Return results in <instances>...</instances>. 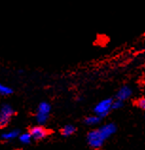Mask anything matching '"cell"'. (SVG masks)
<instances>
[{"label": "cell", "mask_w": 145, "mask_h": 150, "mask_svg": "<svg viewBox=\"0 0 145 150\" xmlns=\"http://www.w3.org/2000/svg\"><path fill=\"white\" fill-rule=\"evenodd\" d=\"M50 109H51V106L46 102H42L38 105L37 113H36V121L40 125H44L48 122Z\"/></svg>", "instance_id": "6da1fadb"}, {"label": "cell", "mask_w": 145, "mask_h": 150, "mask_svg": "<svg viewBox=\"0 0 145 150\" xmlns=\"http://www.w3.org/2000/svg\"><path fill=\"white\" fill-rule=\"evenodd\" d=\"M112 99H104L103 101L99 102L94 108V112L95 115H97L100 118H103L108 115V113L110 112L112 109Z\"/></svg>", "instance_id": "7a4b0ae2"}, {"label": "cell", "mask_w": 145, "mask_h": 150, "mask_svg": "<svg viewBox=\"0 0 145 150\" xmlns=\"http://www.w3.org/2000/svg\"><path fill=\"white\" fill-rule=\"evenodd\" d=\"M87 143L88 144L94 149H99L104 144V139L103 137L101 135L100 131L98 129L96 130H91L88 134H87Z\"/></svg>", "instance_id": "3957f363"}, {"label": "cell", "mask_w": 145, "mask_h": 150, "mask_svg": "<svg viewBox=\"0 0 145 150\" xmlns=\"http://www.w3.org/2000/svg\"><path fill=\"white\" fill-rule=\"evenodd\" d=\"M14 115V109L9 104H5L0 108V127L9 125L11 117Z\"/></svg>", "instance_id": "277c9868"}, {"label": "cell", "mask_w": 145, "mask_h": 150, "mask_svg": "<svg viewBox=\"0 0 145 150\" xmlns=\"http://www.w3.org/2000/svg\"><path fill=\"white\" fill-rule=\"evenodd\" d=\"M30 134L32 139L39 141V140H43V139H45V138H46L50 134V132L43 125H36L30 128Z\"/></svg>", "instance_id": "5b68a950"}, {"label": "cell", "mask_w": 145, "mask_h": 150, "mask_svg": "<svg viewBox=\"0 0 145 150\" xmlns=\"http://www.w3.org/2000/svg\"><path fill=\"white\" fill-rule=\"evenodd\" d=\"M98 130L100 131L101 135L103 137V139L106 140L117 131V127L114 124H106L103 126H101Z\"/></svg>", "instance_id": "8992f818"}, {"label": "cell", "mask_w": 145, "mask_h": 150, "mask_svg": "<svg viewBox=\"0 0 145 150\" xmlns=\"http://www.w3.org/2000/svg\"><path fill=\"white\" fill-rule=\"evenodd\" d=\"M132 95V89L127 86H124L122 88L119 89V91L117 93V100H120L123 102L125 100L129 99Z\"/></svg>", "instance_id": "52a82bcc"}, {"label": "cell", "mask_w": 145, "mask_h": 150, "mask_svg": "<svg viewBox=\"0 0 145 150\" xmlns=\"http://www.w3.org/2000/svg\"><path fill=\"white\" fill-rule=\"evenodd\" d=\"M19 135H20V131L18 129H11L9 131L4 132L1 135V138L4 141H11L16 139L17 137H19Z\"/></svg>", "instance_id": "ba28073f"}, {"label": "cell", "mask_w": 145, "mask_h": 150, "mask_svg": "<svg viewBox=\"0 0 145 150\" xmlns=\"http://www.w3.org/2000/svg\"><path fill=\"white\" fill-rule=\"evenodd\" d=\"M75 131H76L75 126L72 125H66L62 128L61 134L65 137H69V136L73 135V134L75 133Z\"/></svg>", "instance_id": "9c48e42d"}, {"label": "cell", "mask_w": 145, "mask_h": 150, "mask_svg": "<svg viewBox=\"0 0 145 150\" xmlns=\"http://www.w3.org/2000/svg\"><path fill=\"white\" fill-rule=\"evenodd\" d=\"M101 121V118L98 117L97 115H91L85 118L84 123L88 125H95L97 124H99Z\"/></svg>", "instance_id": "30bf717a"}, {"label": "cell", "mask_w": 145, "mask_h": 150, "mask_svg": "<svg viewBox=\"0 0 145 150\" xmlns=\"http://www.w3.org/2000/svg\"><path fill=\"white\" fill-rule=\"evenodd\" d=\"M31 139H32V138H31L30 132L22 133V134H20V135H19V141H20L22 144H30Z\"/></svg>", "instance_id": "8fae6325"}, {"label": "cell", "mask_w": 145, "mask_h": 150, "mask_svg": "<svg viewBox=\"0 0 145 150\" xmlns=\"http://www.w3.org/2000/svg\"><path fill=\"white\" fill-rule=\"evenodd\" d=\"M11 93H13V89H11L10 86L3 85L0 83V94H1V95L7 96V95H10Z\"/></svg>", "instance_id": "7c38bea8"}, {"label": "cell", "mask_w": 145, "mask_h": 150, "mask_svg": "<svg viewBox=\"0 0 145 150\" xmlns=\"http://www.w3.org/2000/svg\"><path fill=\"white\" fill-rule=\"evenodd\" d=\"M123 102H121L120 100H115L112 103V109H119L120 108H122Z\"/></svg>", "instance_id": "4fadbf2b"}, {"label": "cell", "mask_w": 145, "mask_h": 150, "mask_svg": "<svg viewBox=\"0 0 145 150\" xmlns=\"http://www.w3.org/2000/svg\"><path fill=\"white\" fill-rule=\"evenodd\" d=\"M137 105H138L139 108L145 110V97L140 98V99L137 101Z\"/></svg>", "instance_id": "5bb4252c"}]
</instances>
